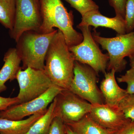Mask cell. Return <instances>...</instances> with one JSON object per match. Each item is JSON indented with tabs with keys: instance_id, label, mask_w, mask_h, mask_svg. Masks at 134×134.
Returning a JSON list of instances; mask_svg holds the SVG:
<instances>
[{
	"instance_id": "1",
	"label": "cell",
	"mask_w": 134,
	"mask_h": 134,
	"mask_svg": "<svg viewBox=\"0 0 134 134\" xmlns=\"http://www.w3.org/2000/svg\"><path fill=\"white\" fill-rule=\"evenodd\" d=\"M75 61L63 34L58 30L47 52L44 72L53 84L68 90L74 78Z\"/></svg>"
},
{
	"instance_id": "2",
	"label": "cell",
	"mask_w": 134,
	"mask_h": 134,
	"mask_svg": "<svg viewBox=\"0 0 134 134\" xmlns=\"http://www.w3.org/2000/svg\"><path fill=\"white\" fill-rule=\"evenodd\" d=\"M42 24L38 32L51 33L58 28L63 34L69 47L80 44L83 39L82 34L73 27V12H69L61 0H39Z\"/></svg>"
},
{
	"instance_id": "3",
	"label": "cell",
	"mask_w": 134,
	"mask_h": 134,
	"mask_svg": "<svg viewBox=\"0 0 134 134\" xmlns=\"http://www.w3.org/2000/svg\"><path fill=\"white\" fill-rule=\"evenodd\" d=\"M58 30L48 34L34 31L24 32L17 41L16 49L23 63L22 69L28 67L44 70L47 52Z\"/></svg>"
},
{
	"instance_id": "4",
	"label": "cell",
	"mask_w": 134,
	"mask_h": 134,
	"mask_svg": "<svg viewBox=\"0 0 134 134\" xmlns=\"http://www.w3.org/2000/svg\"><path fill=\"white\" fill-rule=\"evenodd\" d=\"M92 36L103 50L108 52V70H114L117 72L125 69L127 64L125 58L134 56V31L113 38L101 37L95 31Z\"/></svg>"
},
{
	"instance_id": "5",
	"label": "cell",
	"mask_w": 134,
	"mask_h": 134,
	"mask_svg": "<svg viewBox=\"0 0 134 134\" xmlns=\"http://www.w3.org/2000/svg\"><path fill=\"white\" fill-rule=\"evenodd\" d=\"M82 32L83 39L80 44L69 47L75 60L88 65L98 74L105 73L109 57L108 54H104L93 39L90 26L77 25Z\"/></svg>"
},
{
	"instance_id": "6",
	"label": "cell",
	"mask_w": 134,
	"mask_h": 134,
	"mask_svg": "<svg viewBox=\"0 0 134 134\" xmlns=\"http://www.w3.org/2000/svg\"><path fill=\"white\" fill-rule=\"evenodd\" d=\"M74 74L68 90L91 104H104L103 95L97 85L98 74L93 69L75 61Z\"/></svg>"
},
{
	"instance_id": "7",
	"label": "cell",
	"mask_w": 134,
	"mask_h": 134,
	"mask_svg": "<svg viewBox=\"0 0 134 134\" xmlns=\"http://www.w3.org/2000/svg\"><path fill=\"white\" fill-rule=\"evenodd\" d=\"M15 15L14 27L9 31L15 42L24 32L39 31L42 24L39 0H15Z\"/></svg>"
},
{
	"instance_id": "8",
	"label": "cell",
	"mask_w": 134,
	"mask_h": 134,
	"mask_svg": "<svg viewBox=\"0 0 134 134\" xmlns=\"http://www.w3.org/2000/svg\"><path fill=\"white\" fill-rule=\"evenodd\" d=\"M19 91L18 104L38 97L50 88L53 83L44 70L28 67L20 70L17 75Z\"/></svg>"
},
{
	"instance_id": "9",
	"label": "cell",
	"mask_w": 134,
	"mask_h": 134,
	"mask_svg": "<svg viewBox=\"0 0 134 134\" xmlns=\"http://www.w3.org/2000/svg\"><path fill=\"white\" fill-rule=\"evenodd\" d=\"M54 114L65 124L76 122L90 112L92 104L70 91L63 90L55 97Z\"/></svg>"
},
{
	"instance_id": "10",
	"label": "cell",
	"mask_w": 134,
	"mask_h": 134,
	"mask_svg": "<svg viewBox=\"0 0 134 134\" xmlns=\"http://www.w3.org/2000/svg\"><path fill=\"white\" fill-rule=\"evenodd\" d=\"M63 89L53 84L43 95L28 102L10 107L0 111V118L20 120L27 116L46 111L47 107Z\"/></svg>"
},
{
	"instance_id": "11",
	"label": "cell",
	"mask_w": 134,
	"mask_h": 134,
	"mask_svg": "<svg viewBox=\"0 0 134 134\" xmlns=\"http://www.w3.org/2000/svg\"><path fill=\"white\" fill-rule=\"evenodd\" d=\"M89 115L102 126L117 131L131 121L126 118L119 106L105 103L92 104Z\"/></svg>"
},
{
	"instance_id": "12",
	"label": "cell",
	"mask_w": 134,
	"mask_h": 134,
	"mask_svg": "<svg viewBox=\"0 0 134 134\" xmlns=\"http://www.w3.org/2000/svg\"><path fill=\"white\" fill-rule=\"evenodd\" d=\"M78 25L92 26L95 29L99 27L109 28L115 31L117 35L126 33L124 18L117 15L113 18L105 16L100 14L99 10L87 12L82 16L81 22Z\"/></svg>"
},
{
	"instance_id": "13",
	"label": "cell",
	"mask_w": 134,
	"mask_h": 134,
	"mask_svg": "<svg viewBox=\"0 0 134 134\" xmlns=\"http://www.w3.org/2000/svg\"><path fill=\"white\" fill-rule=\"evenodd\" d=\"M115 73L114 70H111L105 73L104 78L100 83V90L105 104L119 106L127 93L126 90L121 88L118 85L115 79Z\"/></svg>"
},
{
	"instance_id": "14",
	"label": "cell",
	"mask_w": 134,
	"mask_h": 134,
	"mask_svg": "<svg viewBox=\"0 0 134 134\" xmlns=\"http://www.w3.org/2000/svg\"><path fill=\"white\" fill-rule=\"evenodd\" d=\"M4 65L0 70V93L7 89L5 83L8 81L16 79L20 70L21 60L15 48H10L5 53L3 58Z\"/></svg>"
},
{
	"instance_id": "15",
	"label": "cell",
	"mask_w": 134,
	"mask_h": 134,
	"mask_svg": "<svg viewBox=\"0 0 134 134\" xmlns=\"http://www.w3.org/2000/svg\"><path fill=\"white\" fill-rule=\"evenodd\" d=\"M46 111L34 114L26 119L20 120L0 118V134H26L34 123Z\"/></svg>"
},
{
	"instance_id": "16",
	"label": "cell",
	"mask_w": 134,
	"mask_h": 134,
	"mask_svg": "<svg viewBox=\"0 0 134 134\" xmlns=\"http://www.w3.org/2000/svg\"><path fill=\"white\" fill-rule=\"evenodd\" d=\"M65 125L70 127L77 134H114L117 131L99 125L90 117L89 114L79 121Z\"/></svg>"
},
{
	"instance_id": "17",
	"label": "cell",
	"mask_w": 134,
	"mask_h": 134,
	"mask_svg": "<svg viewBox=\"0 0 134 134\" xmlns=\"http://www.w3.org/2000/svg\"><path fill=\"white\" fill-rule=\"evenodd\" d=\"M55 101L53 100L46 113L34 123L26 134H48L52 122L55 117Z\"/></svg>"
},
{
	"instance_id": "18",
	"label": "cell",
	"mask_w": 134,
	"mask_h": 134,
	"mask_svg": "<svg viewBox=\"0 0 134 134\" xmlns=\"http://www.w3.org/2000/svg\"><path fill=\"white\" fill-rule=\"evenodd\" d=\"M15 15V0H0V23L9 31L14 27Z\"/></svg>"
},
{
	"instance_id": "19",
	"label": "cell",
	"mask_w": 134,
	"mask_h": 134,
	"mask_svg": "<svg viewBox=\"0 0 134 134\" xmlns=\"http://www.w3.org/2000/svg\"><path fill=\"white\" fill-rule=\"evenodd\" d=\"M81 14L82 16L87 12L99 10V6L92 0H64Z\"/></svg>"
},
{
	"instance_id": "20",
	"label": "cell",
	"mask_w": 134,
	"mask_h": 134,
	"mask_svg": "<svg viewBox=\"0 0 134 134\" xmlns=\"http://www.w3.org/2000/svg\"><path fill=\"white\" fill-rule=\"evenodd\" d=\"M119 107L127 119L134 121V93L128 94L125 96L119 105Z\"/></svg>"
},
{
	"instance_id": "21",
	"label": "cell",
	"mask_w": 134,
	"mask_h": 134,
	"mask_svg": "<svg viewBox=\"0 0 134 134\" xmlns=\"http://www.w3.org/2000/svg\"><path fill=\"white\" fill-rule=\"evenodd\" d=\"M125 21L126 33L134 29V0H127L125 9Z\"/></svg>"
},
{
	"instance_id": "22",
	"label": "cell",
	"mask_w": 134,
	"mask_h": 134,
	"mask_svg": "<svg viewBox=\"0 0 134 134\" xmlns=\"http://www.w3.org/2000/svg\"><path fill=\"white\" fill-rule=\"evenodd\" d=\"M119 83H127L126 89L128 94L134 93V71L132 69L127 70L125 74L117 78Z\"/></svg>"
},
{
	"instance_id": "23",
	"label": "cell",
	"mask_w": 134,
	"mask_h": 134,
	"mask_svg": "<svg viewBox=\"0 0 134 134\" xmlns=\"http://www.w3.org/2000/svg\"><path fill=\"white\" fill-rule=\"evenodd\" d=\"M48 134H66V125L61 118L58 117H54Z\"/></svg>"
},
{
	"instance_id": "24",
	"label": "cell",
	"mask_w": 134,
	"mask_h": 134,
	"mask_svg": "<svg viewBox=\"0 0 134 134\" xmlns=\"http://www.w3.org/2000/svg\"><path fill=\"white\" fill-rule=\"evenodd\" d=\"M127 0H109L110 6L114 9L115 15L125 18V9Z\"/></svg>"
},
{
	"instance_id": "25",
	"label": "cell",
	"mask_w": 134,
	"mask_h": 134,
	"mask_svg": "<svg viewBox=\"0 0 134 134\" xmlns=\"http://www.w3.org/2000/svg\"><path fill=\"white\" fill-rule=\"evenodd\" d=\"M19 100L17 97L5 98L0 96V111H4L10 107L19 103Z\"/></svg>"
},
{
	"instance_id": "26",
	"label": "cell",
	"mask_w": 134,
	"mask_h": 134,
	"mask_svg": "<svg viewBox=\"0 0 134 134\" xmlns=\"http://www.w3.org/2000/svg\"><path fill=\"white\" fill-rule=\"evenodd\" d=\"M114 134H134V121H130Z\"/></svg>"
},
{
	"instance_id": "27",
	"label": "cell",
	"mask_w": 134,
	"mask_h": 134,
	"mask_svg": "<svg viewBox=\"0 0 134 134\" xmlns=\"http://www.w3.org/2000/svg\"><path fill=\"white\" fill-rule=\"evenodd\" d=\"M66 125V134H77L75 132L74 130H72L70 127L67 125Z\"/></svg>"
},
{
	"instance_id": "28",
	"label": "cell",
	"mask_w": 134,
	"mask_h": 134,
	"mask_svg": "<svg viewBox=\"0 0 134 134\" xmlns=\"http://www.w3.org/2000/svg\"><path fill=\"white\" fill-rule=\"evenodd\" d=\"M130 68L134 71V56L129 57Z\"/></svg>"
}]
</instances>
